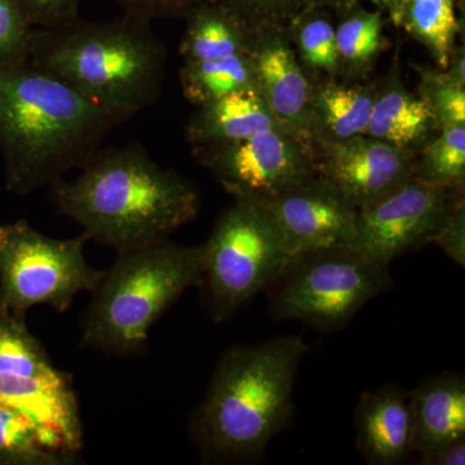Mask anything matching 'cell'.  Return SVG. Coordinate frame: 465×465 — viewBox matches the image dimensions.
<instances>
[{"mask_svg":"<svg viewBox=\"0 0 465 465\" xmlns=\"http://www.w3.org/2000/svg\"><path fill=\"white\" fill-rule=\"evenodd\" d=\"M125 121L29 57L0 66V153L9 192L27 194L81 170Z\"/></svg>","mask_w":465,"mask_h":465,"instance_id":"6da1fadb","label":"cell"},{"mask_svg":"<svg viewBox=\"0 0 465 465\" xmlns=\"http://www.w3.org/2000/svg\"><path fill=\"white\" fill-rule=\"evenodd\" d=\"M81 170L73 182L52 183L54 203L88 241L118 252L168 240L200 211L193 183L140 146L100 149Z\"/></svg>","mask_w":465,"mask_h":465,"instance_id":"7a4b0ae2","label":"cell"},{"mask_svg":"<svg viewBox=\"0 0 465 465\" xmlns=\"http://www.w3.org/2000/svg\"><path fill=\"white\" fill-rule=\"evenodd\" d=\"M308 349L300 336L290 335L225 351L193 418V433L206 457L253 458L282 432Z\"/></svg>","mask_w":465,"mask_h":465,"instance_id":"3957f363","label":"cell"},{"mask_svg":"<svg viewBox=\"0 0 465 465\" xmlns=\"http://www.w3.org/2000/svg\"><path fill=\"white\" fill-rule=\"evenodd\" d=\"M29 58L128 121L161 96L167 51L150 21L124 14L35 29Z\"/></svg>","mask_w":465,"mask_h":465,"instance_id":"277c9868","label":"cell"},{"mask_svg":"<svg viewBox=\"0 0 465 465\" xmlns=\"http://www.w3.org/2000/svg\"><path fill=\"white\" fill-rule=\"evenodd\" d=\"M94 291L85 314V344L108 353L137 351L174 300L203 280V247L168 240L118 252Z\"/></svg>","mask_w":465,"mask_h":465,"instance_id":"5b68a950","label":"cell"},{"mask_svg":"<svg viewBox=\"0 0 465 465\" xmlns=\"http://www.w3.org/2000/svg\"><path fill=\"white\" fill-rule=\"evenodd\" d=\"M393 286L388 266L351 247L291 256L266 292L272 316L330 332L347 326L367 302Z\"/></svg>","mask_w":465,"mask_h":465,"instance_id":"8992f818","label":"cell"},{"mask_svg":"<svg viewBox=\"0 0 465 465\" xmlns=\"http://www.w3.org/2000/svg\"><path fill=\"white\" fill-rule=\"evenodd\" d=\"M203 247V280L210 316L229 320L266 291L290 259L258 204L234 200L217 217Z\"/></svg>","mask_w":465,"mask_h":465,"instance_id":"52a82bcc","label":"cell"},{"mask_svg":"<svg viewBox=\"0 0 465 465\" xmlns=\"http://www.w3.org/2000/svg\"><path fill=\"white\" fill-rule=\"evenodd\" d=\"M88 238L57 240L25 220L0 225V313L25 318L35 305L66 312L82 291L99 286L105 271L84 258Z\"/></svg>","mask_w":465,"mask_h":465,"instance_id":"ba28073f","label":"cell"},{"mask_svg":"<svg viewBox=\"0 0 465 465\" xmlns=\"http://www.w3.org/2000/svg\"><path fill=\"white\" fill-rule=\"evenodd\" d=\"M192 154L232 200H266L317 176L308 139L284 128Z\"/></svg>","mask_w":465,"mask_h":465,"instance_id":"9c48e42d","label":"cell"},{"mask_svg":"<svg viewBox=\"0 0 465 465\" xmlns=\"http://www.w3.org/2000/svg\"><path fill=\"white\" fill-rule=\"evenodd\" d=\"M464 191L410 179L399 191L358 211L351 249L381 266L432 244Z\"/></svg>","mask_w":465,"mask_h":465,"instance_id":"30bf717a","label":"cell"},{"mask_svg":"<svg viewBox=\"0 0 465 465\" xmlns=\"http://www.w3.org/2000/svg\"><path fill=\"white\" fill-rule=\"evenodd\" d=\"M253 203L274 226L290 258L307 251L351 247L356 232L357 208L318 174Z\"/></svg>","mask_w":465,"mask_h":465,"instance_id":"8fae6325","label":"cell"},{"mask_svg":"<svg viewBox=\"0 0 465 465\" xmlns=\"http://www.w3.org/2000/svg\"><path fill=\"white\" fill-rule=\"evenodd\" d=\"M318 176L332 183L358 211L412 179L416 153L361 134L344 142L308 139Z\"/></svg>","mask_w":465,"mask_h":465,"instance_id":"7c38bea8","label":"cell"},{"mask_svg":"<svg viewBox=\"0 0 465 465\" xmlns=\"http://www.w3.org/2000/svg\"><path fill=\"white\" fill-rule=\"evenodd\" d=\"M0 406L16 410L38 430L45 448L65 461L84 448V427L70 378L0 375Z\"/></svg>","mask_w":465,"mask_h":465,"instance_id":"4fadbf2b","label":"cell"},{"mask_svg":"<svg viewBox=\"0 0 465 465\" xmlns=\"http://www.w3.org/2000/svg\"><path fill=\"white\" fill-rule=\"evenodd\" d=\"M249 56L259 96L283 128L307 139L312 82L300 66L287 24L258 30Z\"/></svg>","mask_w":465,"mask_h":465,"instance_id":"5bb4252c","label":"cell"},{"mask_svg":"<svg viewBox=\"0 0 465 465\" xmlns=\"http://www.w3.org/2000/svg\"><path fill=\"white\" fill-rule=\"evenodd\" d=\"M356 445L372 465H399L414 454L411 391L394 384L361 394L354 410Z\"/></svg>","mask_w":465,"mask_h":465,"instance_id":"9a60e30c","label":"cell"},{"mask_svg":"<svg viewBox=\"0 0 465 465\" xmlns=\"http://www.w3.org/2000/svg\"><path fill=\"white\" fill-rule=\"evenodd\" d=\"M439 131L423 100L407 90L396 61L391 72L378 79L367 136L418 153Z\"/></svg>","mask_w":465,"mask_h":465,"instance_id":"2e32d148","label":"cell"},{"mask_svg":"<svg viewBox=\"0 0 465 465\" xmlns=\"http://www.w3.org/2000/svg\"><path fill=\"white\" fill-rule=\"evenodd\" d=\"M414 454H433L454 440L465 439V379L445 371L424 379L411 391Z\"/></svg>","mask_w":465,"mask_h":465,"instance_id":"e0dca14e","label":"cell"},{"mask_svg":"<svg viewBox=\"0 0 465 465\" xmlns=\"http://www.w3.org/2000/svg\"><path fill=\"white\" fill-rule=\"evenodd\" d=\"M283 128L258 92H235L195 106L185 125L193 148L225 145ZM286 130V128H284Z\"/></svg>","mask_w":465,"mask_h":465,"instance_id":"ac0fdd59","label":"cell"},{"mask_svg":"<svg viewBox=\"0 0 465 465\" xmlns=\"http://www.w3.org/2000/svg\"><path fill=\"white\" fill-rule=\"evenodd\" d=\"M378 79L312 84L307 139L344 142L366 134Z\"/></svg>","mask_w":465,"mask_h":465,"instance_id":"d6986e66","label":"cell"},{"mask_svg":"<svg viewBox=\"0 0 465 465\" xmlns=\"http://www.w3.org/2000/svg\"><path fill=\"white\" fill-rule=\"evenodd\" d=\"M183 20L185 30L179 47L183 61L250 54L256 32L215 0L201 3Z\"/></svg>","mask_w":465,"mask_h":465,"instance_id":"ffe728a7","label":"cell"},{"mask_svg":"<svg viewBox=\"0 0 465 465\" xmlns=\"http://www.w3.org/2000/svg\"><path fill=\"white\" fill-rule=\"evenodd\" d=\"M338 48L339 79L366 82L372 79L375 65L390 45L385 38L387 20L381 8L369 11L361 3L332 12Z\"/></svg>","mask_w":465,"mask_h":465,"instance_id":"44dd1931","label":"cell"},{"mask_svg":"<svg viewBox=\"0 0 465 465\" xmlns=\"http://www.w3.org/2000/svg\"><path fill=\"white\" fill-rule=\"evenodd\" d=\"M458 0H393L385 9L394 26L420 43L440 70H445L457 47L461 24Z\"/></svg>","mask_w":465,"mask_h":465,"instance_id":"7402d4cb","label":"cell"},{"mask_svg":"<svg viewBox=\"0 0 465 465\" xmlns=\"http://www.w3.org/2000/svg\"><path fill=\"white\" fill-rule=\"evenodd\" d=\"M293 51L312 84L341 76L335 20L329 9H300L287 23Z\"/></svg>","mask_w":465,"mask_h":465,"instance_id":"603a6c76","label":"cell"},{"mask_svg":"<svg viewBox=\"0 0 465 465\" xmlns=\"http://www.w3.org/2000/svg\"><path fill=\"white\" fill-rule=\"evenodd\" d=\"M179 79L183 97L194 106L235 92H256L255 76L249 54L183 61Z\"/></svg>","mask_w":465,"mask_h":465,"instance_id":"cb8c5ba5","label":"cell"},{"mask_svg":"<svg viewBox=\"0 0 465 465\" xmlns=\"http://www.w3.org/2000/svg\"><path fill=\"white\" fill-rule=\"evenodd\" d=\"M412 177L432 185L464 191L465 125L440 128L416 153Z\"/></svg>","mask_w":465,"mask_h":465,"instance_id":"d4e9b609","label":"cell"},{"mask_svg":"<svg viewBox=\"0 0 465 465\" xmlns=\"http://www.w3.org/2000/svg\"><path fill=\"white\" fill-rule=\"evenodd\" d=\"M58 372L24 318L0 313V375L50 378Z\"/></svg>","mask_w":465,"mask_h":465,"instance_id":"484cf974","label":"cell"},{"mask_svg":"<svg viewBox=\"0 0 465 465\" xmlns=\"http://www.w3.org/2000/svg\"><path fill=\"white\" fill-rule=\"evenodd\" d=\"M0 463L54 465L64 461L45 448L38 430L25 415L0 406Z\"/></svg>","mask_w":465,"mask_h":465,"instance_id":"4316f807","label":"cell"},{"mask_svg":"<svg viewBox=\"0 0 465 465\" xmlns=\"http://www.w3.org/2000/svg\"><path fill=\"white\" fill-rule=\"evenodd\" d=\"M419 76L418 96L432 113L440 130L450 125H465V85L452 81L439 67L411 64Z\"/></svg>","mask_w":465,"mask_h":465,"instance_id":"83f0119b","label":"cell"},{"mask_svg":"<svg viewBox=\"0 0 465 465\" xmlns=\"http://www.w3.org/2000/svg\"><path fill=\"white\" fill-rule=\"evenodd\" d=\"M34 30L15 0H0V66L29 57Z\"/></svg>","mask_w":465,"mask_h":465,"instance_id":"f1b7e54d","label":"cell"},{"mask_svg":"<svg viewBox=\"0 0 465 465\" xmlns=\"http://www.w3.org/2000/svg\"><path fill=\"white\" fill-rule=\"evenodd\" d=\"M240 17L252 32L289 23L286 0H215Z\"/></svg>","mask_w":465,"mask_h":465,"instance_id":"f546056e","label":"cell"},{"mask_svg":"<svg viewBox=\"0 0 465 465\" xmlns=\"http://www.w3.org/2000/svg\"><path fill=\"white\" fill-rule=\"evenodd\" d=\"M34 29H51L79 16L82 0H15Z\"/></svg>","mask_w":465,"mask_h":465,"instance_id":"4dcf8cb0","label":"cell"},{"mask_svg":"<svg viewBox=\"0 0 465 465\" xmlns=\"http://www.w3.org/2000/svg\"><path fill=\"white\" fill-rule=\"evenodd\" d=\"M432 244L439 246L455 264L465 265V201L457 202L440 231L434 235Z\"/></svg>","mask_w":465,"mask_h":465,"instance_id":"1f68e13d","label":"cell"},{"mask_svg":"<svg viewBox=\"0 0 465 465\" xmlns=\"http://www.w3.org/2000/svg\"><path fill=\"white\" fill-rule=\"evenodd\" d=\"M124 14L152 23L155 18H185L206 0H115Z\"/></svg>","mask_w":465,"mask_h":465,"instance_id":"d6a6232c","label":"cell"},{"mask_svg":"<svg viewBox=\"0 0 465 465\" xmlns=\"http://www.w3.org/2000/svg\"><path fill=\"white\" fill-rule=\"evenodd\" d=\"M419 460L423 465H464L465 439L454 440Z\"/></svg>","mask_w":465,"mask_h":465,"instance_id":"836d02e7","label":"cell"},{"mask_svg":"<svg viewBox=\"0 0 465 465\" xmlns=\"http://www.w3.org/2000/svg\"><path fill=\"white\" fill-rule=\"evenodd\" d=\"M361 2L362 0H304V5L300 9L324 8L336 12L351 7V5H358ZM370 2L374 3L376 7L381 8L384 12L385 9L390 7L393 0H370Z\"/></svg>","mask_w":465,"mask_h":465,"instance_id":"e575fe53","label":"cell"},{"mask_svg":"<svg viewBox=\"0 0 465 465\" xmlns=\"http://www.w3.org/2000/svg\"><path fill=\"white\" fill-rule=\"evenodd\" d=\"M445 72L450 78L457 84L465 85V48L464 45H457L452 52L451 58Z\"/></svg>","mask_w":465,"mask_h":465,"instance_id":"d590c367","label":"cell"},{"mask_svg":"<svg viewBox=\"0 0 465 465\" xmlns=\"http://www.w3.org/2000/svg\"><path fill=\"white\" fill-rule=\"evenodd\" d=\"M304 5V0H286L287 12H289V17L295 16L300 11V8Z\"/></svg>","mask_w":465,"mask_h":465,"instance_id":"8d00e7d4","label":"cell"}]
</instances>
